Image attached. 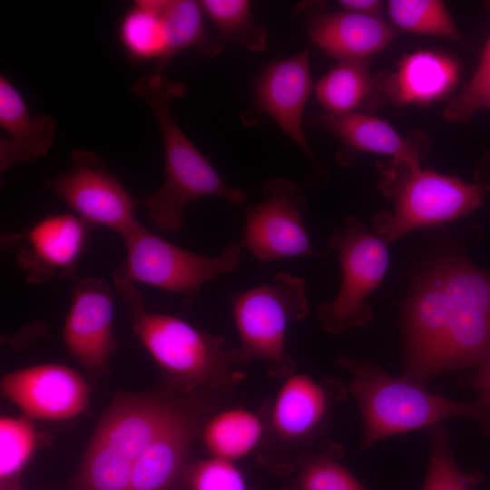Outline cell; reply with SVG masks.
Returning a JSON list of instances; mask_svg holds the SVG:
<instances>
[{"label":"cell","mask_w":490,"mask_h":490,"mask_svg":"<svg viewBox=\"0 0 490 490\" xmlns=\"http://www.w3.org/2000/svg\"><path fill=\"white\" fill-rule=\"evenodd\" d=\"M405 377L479 365L490 353V272L458 254L433 261L418 277L403 315Z\"/></svg>","instance_id":"6da1fadb"},{"label":"cell","mask_w":490,"mask_h":490,"mask_svg":"<svg viewBox=\"0 0 490 490\" xmlns=\"http://www.w3.org/2000/svg\"><path fill=\"white\" fill-rule=\"evenodd\" d=\"M130 91L151 109L163 143V183L143 201L151 224L165 232L181 230L187 204L204 197L222 198L242 207L245 192L223 181L173 117L172 101L185 94V84L154 71L141 76Z\"/></svg>","instance_id":"7a4b0ae2"},{"label":"cell","mask_w":490,"mask_h":490,"mask_svg":"<svg viewBox=\"0 0 490 490\" xmlns=\"http://www.w3.org/2000/svg\"><path fill=\"white\" fill-rule=\"evenodd\" d=\"M195 393L166 384L115 396L83 453L75 490H129L136 461Z\"/></svg>","instance_id":"3957f363"},{"label":"cell","mask_w":490,"mask_h":490,"mask_svg":"<svg viewBox=\"0 0 490 490\" xmlns=\"http://www.w3.org/2000/svg\"><path fill=\"white\" fill-rule=\"evenodd\" d=\"M129 309L134 335L167 376V384L186 392L233 393L243 377L235 348L172 315L145 308L137 287L116 288Z\"/></svg>","instance_id":"277c9868"},{"label":"cell","mask_w":490,"mask_h":490,"mask_svg":"<svg viewBox=\"0 0 490 490\" xmlns=\"http://www.w3.org/2000/svg\"><path fill=\"white\" fill-rule=\"evenodd\" d=\"M337 363L353 376L349 391L360 407L364 449L387 436L432 427L451 416L478 419L486 413L480 403H462L431 393L405 377L386 374L375 363L344 356Z\"/></svg>","instance_id":"5b68a950"},{"label":"cell","mask_w":490,"mask_h":490,"mask_svg":"<svg viewBox=\"0 0 490 490\" xmlns=\"http://www.w3.org/2000/svg\"><path fill=\"white\" fill-rule=\"evenodd\" d=\"M379 189L393 210L377 213L373 232L387 244L425 227L452 221L479 208L485 191L475 182L392 160L377 163Z\"/></svg>","instance_id":"8992f818"},{"label":"cell","mask_w":490,"mask_h":490,"mask_svg":"<svg viewBox=\"0 0 490 490\" xmlns=\"http://www.w3.org/2000/svg\"><path fill=\"white\" fill-rule=\"evenodd\" d=\"M230 300L240 337L235 350L242 365L259 359L267 363L273 377L295 373L286 336L289 326L309 312L305 279L280 271L268 282L233 292Z\"/></svg>","instance_id":"52a82bcc"},{"label":"cell","mask_w":490,"mask_h":490,"mask_svg":"<svg viewBox=\"0 0 490 490\" xmlns=\"http://www.w3.org/2000/svg\"><path fill=\"white\" fill-rule=\"evenodd\" d=\"M121 238L126 258L113 272L115 288L146 284L175 293H193L236 270L242 256L239 242L229 244L218 256H209L177 246L141 223Z\"/></svg>","instance_id":"ba28073f"},{"label":"cell","mask_w":490,"mask_h":490,"mask_svg":"<svg viewBox=\"0 0 490 490\" xmlns=\"http://www.w3.org/2000/svg\"><path fill=\"white\" fill-rule=\"evenodd\" d=\"M328 246L338 254L341 284L337 297L319 306V325L332 334L368 325L373 312L367 299L386 274L387 243L361 221L348 217L342 228L332 233Z\"/></svg>","instance_id":"9c48e42d"},{"label":"cell","mask_w":490,"mask_h":490,"mask_svg":"<svg viewBox=\"0 0 490 490\" xmlns=\"http://www.w3.org/2000/svg\"><path fill=\"white\" fill-rule=\"evenodd\" d=\"M260 202L245 210L239 240L260 263L317 256L304 220L306 199L300 187L284 178H270Z\"/></svg>","instance_id":"30bf717a"},{"label":"cell","mask_w":490,"mask_h":490,"mask_svg":"<svg viewBox=\"0 0 490 490\" xmlns=\"http://www.w3.org/2000/svg\"><path fill=\"white\" fill-rule=\"evenodd\" d=\"M72 162L69 170L49 181L48 188L78 217L121 237L140 223L135 199L95 154L75 151Z\"/></svg>","instance_id":"8fae6325"},{"label":"cell","mask_w":490,"mask_h":490,"mask_svg":"<svg viewBox=\"0 0 490 490\" xmlns=\"http://www.w3.org/2000/svg\"><path fill=\"white\" fill-rule=\"evenodd\" d=\"M332 383L305 374L285 377L263 420L261 450L267 456H291L319 434L333 401Z\"/></svg>","instance_id":"7c38bea8"},{"label":"cell","mask_w":490,"mask_h":490,"mask_svg":"<svg viewBox=\"0 0 490 490\" xmlns=\"http://www.w3.org/2000/svg\"><path fill=\"white\" fill-rule=\"evenodd\" d=\"M114 299L109 284L97 277L80 279L63 328L68 353L93 377L105 374L116 348Z\"/></svg>","instance_id":"4fadbf2b"},{"label":"cell","mask_w":490,"mask_h":490,"mask_svg":"<svg viewBox=\"0 0 490 490\" xmlns=\"http://www.w3.org/2000/svg\"><path fill=\"white\" fill-rule=\"evenodd\" d=\"M1 390L27 416L48 420H63L83 413L90 395L85 379L59 364L12 372L2 378Z\"/></svg>","instance_id":"5bb4252c"},{"label":"cell","mask_w":490,"mask_h":490,"mask_svg":"<svg viewBox=\"0 0 490 490\" xmlns=\"http://www.w3.org/2000/svg\"><path fill=\"white\" fill-rule=\"evenodd\" d=\"M314 83L310 74V46L270 63L261 72L254 93V106L270 116L313 162H318L303 129V113Z\"/></svg>","instance_id":"9a60e30c"},{"label":"cell","mask_w":490,"mask_h":490,"mask_svg":"<svg viewBox=\"0 0 490 490\" xmlns=\"http://www.w3.org/2000/svg\"><path fill=\"white\" fill-rule=\"evenodd\" d=\"M308 123L331 133L342 145L337 159L340 164L350 165L359 152H372L392 157L413 167L421 162L430 150L427 135L413 131L404 135L387 121L367 113L347 114L320 113L308 119Z\"/></svg>","instance_id":"2e32d148"},{"label":"cell","mask_w":490,"mask_h":490,"mask_svg":"<svg viewBox=\"0 0 490 490\" xmlns=\"http://www.w3.org/2000/svg\"><path fill=\"white\" fill-rule=\"evenodd\" d=\"M90 224L76 214L44 217L24 233L16 253L19 268L31 283H42L56 275L70 276L83 253Z\"/></svg>","instance_id":"e0dca14e"},{"label":"cell","mask_w":490,"mask_h":490,"mask_svg":"<svg viewBox=\"0 0 490 490\" xmlns=\"http://www.w3.org/2000/svg\"><path fill=\"white\" fill-rule=\"evenodd\" d=\"M305 30L326 55L338 61L370 59L397 37V29L382 18L347 10H318L309 15Z\"/></svg>","instance_id":"ac0fdd59"},{"label":"cell","mask_w":490,"mask_h":490,"mask_svg":"<svg viewBox=\"0 0 490 490\" xmlns=\"http://www.w3.org/2000/svg\"><path fill=\"white\" fill-rule=\"evenodd\" d=\"M459 76V64L451 56L419 50L404 55L395 72L379 75V84L385 103L426 105L446 97Z\"/></svg>","instance_id":"d6986e66"},{"label":"cell","mask_w":490,"mask_h":490,"mask_svg":"<svg viewBox=\"0 0 490 490\" xmlns=\"http://www.w3.org/2000/svg\"><path fill=\"white\" fill-rule=\"evenodd\" d=\"M0 126L7 136L0 138V169L5 172L15 162H29L50 149L55 122L47 114L31 115L15 86L0 76Z\"/></svg>","instance_id":"ffe728a7"},{"label":"cell","mask_w":490,"mask_h":490,"mask_svg":"<svg viewBox=\"0 0 490 490\" xmlns=\"http://www.w3.org/2000/svg\"><path fill=\"white\" fill-rule=\"evenodd\" d=\"M370 62V59L338 61L318 80L314 92L324 113H364L385 103L379 75L372 74Z\"/></svg>","instance_id":"44dd1931"},{"label":"cell","mask_w":490,"mask_h":490,"mask_svg":"<svg viewBox=\"0 0 490 490\" xmlns=\"http://www.w3.org/2000/svg\"><path fill=\"white\" fill-rule=\"evenodd\" d=\"M156 5L164 27L166 48L162 58L155 64V72L163 73L171 60L185 49L195 48L205 57L222 53L226 44L207 32L200 2L156 0Z\"/></svg>","instance_id":"7402d4cb"},{"label":"cell","mask_w":490,"mask_h":490,"mask_svg":"<svg viewBox=\"0 0 490 490\" xmlns=\"http://www.w3.org/2000/svg\"><path fill=\"white\" fill-rule=\"evenodd\" d=\"M264 434L263 420L244 408H222L202 427L201 438L211 456L235 462L248 456Z\"/></svg>","instance_id":"603a6c76"},{"label":"cell","mask_w":490,"mask_h":490,"mask_svg":"<svg viewBox=\"0 0 490 490\" xmlns=\"http://www.w3.org/2000/svg\"><path fill=\"white\" fill-rule=\"evenodd\" d=\"M119 40L134 63L154 60L156 64L162 58L166 38L156 0L135 2L121 20Z\"/></svg>","instance_id":"cb8c5ba5"},{"label":"cell","mask_w":490,"mask_h":490,"mask_svg":"<svg viewBox=\"0 0 490 490\" xmlns=\"http://www.w3.org/2000/svg\"><path fill=\"white\" fill-rule=\"evenodd\" d=\"M204 14L215 24L217 37L224 44H238L250 51L267 49L268 29L255 22L251 5L246 0H203Z\"/></svg>","instance_id":"d4e9b609"},{"label":"cell","mask_w":490,"mask_h":490,"mask_svg":"<svg viewBox=\"0 0 490 490\" xmlns=\"http://www.w3.org/2000/svg\"><path fill=\"white\" fill-rule=\"evenodd\" d=\"M387 15L397 27L417 34L465 43L454 18L440 0H390Z\"/></svg>","instance_id":"484cf974"},{"label":"cell","mask_w":490,"mask_h":490,"mask_svg":"<svg viewBox=\"0 0 490 490\" xmlns=\"http://www.w3.org/2000/svg\"><path fill=\"white\" fill-rule=\"evenodd\" d=\"M287 490H367L332 454L303 453Z\"/></svg>","instance_id":"4316f807"},{"label":"cell","mask_w":490,"mask_h":490,"mask_svg":"<svg viewBox=\"0 0 490 490\" xmlns=\"http://www.w3.org/2000/svg\"><path fill=\"white\" fill-rule=\"evenodd\" d=\"M430 456L422 490H472V476L456 466L450 451L446 429L437 424L430 429Z\"/></svg>","instance_id":"83f0119b"},{"label":"cell","mask_w":490,"mask_h":490,"mask_svg":"<svg viewBox=\"0 0 490 490\" xmlns=\"http://www.w3.org/2000/svg\"><path fill=\"white\" fill-rule=\"evenodd\" d=\"M36 433L27 417L0 419V478L6 483L21 472L32 456Z\"/></svg>","instance_id":"f1b7e54d"},{"label":"cell","mask_w":490,"mask_h":490,"mask_svg":"<svg viewBox=\"0 0 490 490\" xmlns=\"http://www.w3.org/2000/svg\"><path fill=\"white\" fill-rule=\"evenodd\" d=\"M186 478L191 490H248L234 462L212 456L192 463Z\"/></svg>","instance_id":"f546056e"},{"label":"cell","mask_w":490,"mask_h":490,"mask_svg":"<svg viewBox=\"0 0 490 490\" xmlns=\"http://www.w3.org/2000/svg\"><path fill=\"white\" fill-rule=\"evenodd\" d=\"M482 109H490V66L477 65L463 91L449 101L443 116L449 122L464 124Z\"/></svg>","instance_id":"4dcf8cb0"},{"label":"cell","mask_w":490,"mask_h":490,"mask_svg":"<svg viewBox=\"0 0 490 490\" xmlns=\"http://www.w3.org/2000/svg\"><path fill=\"white\" fill-rule=\"evenodd\" d=\"M472 384L480 396V404L490 412V353L476 366Z\"/></svg>","instance_id":"1f68e13d"},{"label":"cell","mask_w":490,"mask_h":490,"mask_svg":"<svg viewBox=\"0 0 490 490\" xmlns=\"http://www.w3.org/2000/svg\"><path fill=\"white\" fill-rule=\"evenodd\" d=\"M343 10L382 18L384 4L379 0H340L338 2Z\"/></svg>","instance_id":"d6a6232c"},{"label":"cell","mask_w":490,"mask_h":490,"mask_svg":"<svg viewBox=\"0 0 490 490\" xmlns=\"http://www.w3.org/2000/svg\"><path fill=\"white\" fill-rule=\"evenodd\" d=\"M475 182L478 184L485 192H490V151L477 164L475 173Z\"/></svg>","instance_id":"836d02e7"},{"label":"cell","mask_w":490,"mask_h":490,"mask_svg":"<svg viewBox=\"0 0 490 490\" xmlns=\"http://www.w3.org/2000/svg\"><path fill=\"white\" fill-rule=\"evenodd\" d=\"M486 6L490 13V2L486 3ZM477 65L478 66H490V34L481 52V55H480Z\"/></svg>","instance_id":"e575fe53"}]
</instances>
